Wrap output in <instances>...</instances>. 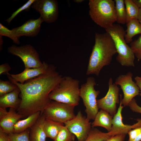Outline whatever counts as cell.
<instances>
[{"label": "cell", "instance_id": "603a6c76", "mask_svg": "<svg viewBox=\"0 0 141 141\" xmlns=\"http://www.w3.org/2000/svg\"><path fill=\"white\" fill-rule=\"evenodd\" d=\"M116 22L119 24H126V16L124 0H115Z\"/></svg>", "mask_w": 141, "mask_h": 141}, {"label": "cell", "instance_id": "83f0119b", "mask_svg": "<svg viewBox=\"0 0 141 141\" xmlns=\"http://www.w3.org/2000/svg\"><path fill=\"white\" fill-rule=\"evenodd\" d=\"M30 128L19 133H13L8 134L10 141H30Z\"/></svg>", "mask_w": 141, "mask_h": 141}, {"label": "cell", "instance_id": "7402d4cb", "mask_svg": "<svg viewBox=\"0 0 141 141\" xmlns=\"http://www.w3.org/2000/svg\"><path fill=\"white\" fill-rule=\"evenodd\" d=\"M127 29L125 35V39L127 43H130L132 38L135 35L141 34V24L137 19L131 20L126 24Z\"/></svg>", "mask_w": 141, "mask_h": 141}, {"label": "cell", "instance_id": "d4e9b609", "mask_svg": "<svg viewBox=\"0 0 141 141\" xmlns=\"http://www.w3.org/2000/svg\"><path fill=\"white\" fill-rule=\"evenodd\" d=\"M111 137L108 133L103 132L97 128L92 127L85 141H102Z\"/></svg>", "mask_w": 141, "mask_h": 141}, {"label": "cell", "instance_id": "5b68a950", "mask_svg": "<svg viewBox=\"0 0 141 141\" xmlns=\"http://www.w3.org/2000/svg\"><path fill=\"white\" fill-rule=\"evenodd\" d=\"M105 30L110 34L114 43L118 54L117 61L123 66L134 67L135 56L126 42V32L124 28L119 24H114Z\"/></svg>", "mask_w": 141, "mask_h": 141}, {"label": "cell", "instance_id": "9c48e42d", "mask_svg": "<svg viewBox=\"0 0 141 141\" xmlns=\"http://www.w3.org/2000/svg\"><path fill=\"white\" fill-rule=\"evenodd\" d=\"M64 124L69 131L76 137L78 141H85L92 128L90 120L83 116L81 111L78 112L74 118Z\"/></svg>", "mask_w": 141, "mask_h": 141}, {"label": "cell", "instance_id": "8d00e7d4", "mask_svg": "<svg viewBox=\"0 0 141 141\" xmlns=\"http://www.w3.org/2000/svg\"><path fill=\"white\" fill-rule=\"evenodd\" d=\"M136 83L140 90V95L141 97V77L137 76L134 78Z\"/></svg>", "mask_w": 141, "mask_h": 141}, {"label": "cell", "instance_id": "cb8c5ba5", "mask_svg": "<svg viewBox=\"0 0 141 141\" xmlns=\"http://www.w3.org/2000/svg\"><path fill=\"white\" fill-rule=\"evenodd\" d=\"M125 7L126 24L132 19H137L139 8L133 0H124Z\"/></svg>", "mask_w": 141, "mask_h": 141}, {"label": "cell", "instance_id": "74e56055", "mask_svg": "<svg viewBox=\"0 0 141 141\" xmlns=\"http://www.w3.org/2000/svg\"><path fill=\"white\" fill-rule=\"evenodd\" d=\"M6 108L0 107V119L2 118L8 113V112L6 110Z\"/></svg>", "mask_w": 141, "mask_h": 141}, {"label": "cell", "instance_id": "ffe728a7", "mask_svg": "<svg viewBox=\"0 0 141 141\" xmlns=\"http://www.w3.org/2000/svg\"><path fill=\"white\" fill-rule=\"evenodd\" d=\"M41 114L40 111L37 112L25 119L19 120L14 126L13 133H20L30 128L37 121Z\"/></svg>", "mask_w": 141, "mask_h": 141}, {"label": "cell", "instance_id": "3957f363", "mask_svg": "<svg viewBox=\"0 0 141 141\" xmlns=\"http://www.w3.org/2000/svg\"><path fill=\"white\" fill-rule=\"evenodd\" d=\"M80 81L69 76L63 77L59 83L50 93L51 100L75 106L80 100Z\"/></svg>", "mask_w": 141, "mask_h": 141}, {"label": "cell", "instance_id": "f546056e", "mask_svg": "<svg viewBox=\"0 0 141 141\" xmlns=\"http://www.w3.org/2000/svg\"><path fill=\"white\" fill-rule=\"evenodd\" d=\"M0 35L5 36L11 39L14 43L17 44L20 43L19 39L13 33L11 30H9L1 23H0Z\"/></svg>", "mask_w": 141, "mask_h": 141}, {"label": "cell", "instance_id": "30bf717a", "mask_svg": "<svg viewBox=\"0 0 141 141\" xmlns=\"http://www.w3.org/2000/svg\"><path fill=\"white\" fill-rule=\"evenodd\" d=\"M132 76V73L129 71L126 74L119 75L115 81V83L119 85L122 91L124 97L121 101L124 107L128 106L132 99L139 94V89L133 81Z\"/></svg>", "mask_w": 141, "mask_h": 141}, {"label": "cell", "instance_id": "484cf974", "mask_svg": "<svg viewBox=\"0 0 141 141\" xmlns=\"http://www.w3.org/2000/svg\"><path fill=\"white\" fill-rule=\"evenodd\" d=\"M75 136L64 126L54 141H74Z\"/></svg>", "mask_w": 141, "mask_h": 141}, {"label": "cell", "instance_id": "d6a6232c", "mask_svg": "<svg viewBox=\"0 0 141 141\" xmlns=\"http://www.w3.org/2000/svg\"><path fill=\"white\" fill-rule=\"evenodd\" d=\"M128 106L133 111L141 114V107L138 104L136 100L134 98L131 101Z\"/></svg>", "mask_w": 141, "mask_h": 141}, {"label": "cell", "instance_id": "ba28073f", "mask_svg": "<svg viewBox=\"0 0 141 141\" xmlns=\"http://www.w3.org/2000/svg\"><path fill=\"white\" fill-rule=\"evenodd\" d=\"M7 51L19 57L24 62L25 68H38L43 65L38 53L31 45L20 46L13 45L8 48Z\"/></svg>", "mask_w": 141, "mask_h": 141}, {"label": "cell", "instance_id": "8fae6325", "mask_svg": "<svg viewBox=\"0 0 141 141\" xmlns=\"http://www.w3.org/2000/svg\"><path fill=\"white\" fill-rule=\"evenodd\" d=\"M108 84L109 89L106 95L104 97L97 99V104L99 109L106 111L113 117L117 111L116 104L120 102V89L118 85L113 83L111 78L109 79Z\"/></svg>", "mask_w": 141, "mask_h": 141}, {"label": "cell", "instance_id": "4dcf8cb0", "mask_svg": "<svg viewBox=\"0 0 141 141\" xmlns=\"http://www.w3.org/2000/svg\"><path fill=\"white\" fill-rule=\"evenodd\" d=\"M35 0H29L22 6L17 9L16 11L14 12L10 17L5 21H6L8 24H9L12 20L21 11L25 10L28 11L30 7L34 2Z\"/></svg>", "mask_w": 141, "mask_h": 141}, {"label": "cell", "instance_id": "6da1fadb", "mask_svg": "<svg viewBox=\"0 0 141 141\" xmlns=\"http://www.w3.org/2000/svg\"><path fill=\"white\" fill-rule=\"evenodd\" d=\"M6 74L9 80L16 85L20 90L21 102L17 110L23 118L38 111L43 113L51 101L49 97L50 93L63 77L52 64L45 73L23 84L14 81L9 73Z\"/></svg>", "mask_w": 141, "mask_h": 141}, {"label": "cell", "instance_id": "52a82bcc", "mask_svg": "<svg viewBox=\"0 0 141 141\" xmlns=\"http://www.w3.org/2000/svg\"><path fill=\"white\" fill-rule=\"evenodd\" d=\"M75 106L55 101H51L43 113L45 118L65 124L75 116Z\"/></svg>", "mask_w": 141, "mask_h": 141}, {"label": "cell", "instance_id": "7bdbcfd3", "mask_svg": "<svg viewBox=\"0 0 141 141\" xmlns=\"http://www.w3.org/2000/svg\"><path fill=\"white\" fill-rule=\"evenodd\" d=\"M74 1L76 3H81L84 0H74Z\"/></svg>", "mask_w": 141, "mask_h": 141}, {"label": "cell", "instance_id": "d6986e66", "mask_svg": "<svg viewBox=\"0 0 141 141\" xmlns=\"http://www.w3.org/2000/svg\"><path fill=\"white\" fill-rule=\"evenodd\" d=\"M113 117L106 111L102 110L98 111L91 123L92 127L100 126L105 128L108 132L111 130Z\"/></svg>", "mask_w": 141, "mask_h": 141}, {"label": "cell", "instance_id": "ab89813d", "mask_svg": "<svg viewBox=\"0 0 141 141\" xmlns=\"http://www.w3.org/2000/svg\"><path fill=\"white\" fill-rule=\"evenodd\" d=\"M137 19L141 24V8H139Z\"/></svg>", "mask_w": 141, "mask_h": 141}, {"label": "cell", "instance_id": "8992f818", "mask_svg": "<svg viewBox=\"0 0 141 141\" xmlns=\"http://www.w3.org/2000/svg\"><path fill=\"white\" fill-rule=\"evenodd\" d=\"M96 85L95 78L90 77L87 79L86 82L81 85L80 88V97L86 108V117L90 120H94L98 112L97 98L100 91L95 89L94 87Z\"/></svg>", "mask_w": 141, "mask_h": 141}, {"label": "cell", "instance_id": "d590c367", "mask_svg": "<svg viewBox=\"0 0 141 141\" xmlns=\"http://www.w3.org/2000/svg\"><path fill=\"white\" fill-rule=\"evenodd\" d=\"M0 141H10L9 135L0 128Z\"/></svg>", "mask_w": 141, "mask_h": 141}, {"label": "cell", "instance_id": "ac0fdd59", "mask_svg": "<svg viewBox=\"0 0 141 141\" xmlns=\"http://www.w3.org/2000/svg\"><path fill=\"white\" fill-rule=\"evenodd\" d=\"M20 93L18 87L13 91L0 96V107L7 108L9 107L17 110L21 102L19 98Z\"/></svg>", "mask_w": 141, "mask_h": 141}, {"label": "cell", "instance_id": "4fadbf2b", "mask_svg": "<svg viewBox=\"0 0 141 141\" xmlns=\"http://www.w3.org/2000/svg\"><path fill=\"white\" fill-rule=\"evenodd\" d=\"M120 101L119 107L116 113L113 118L111 130L107 132L111 136L121 134H126L131 130L141 126V119H137V122L132 125H126L122 122V109L124 107L122 105L121 94H120Z\"/></svg>", "mask_w": 141, "mask_h": 141}, {"label": "cell", "instance_id": "44dd1931", "mask_svg": "<svg viewBox=\"0 0 141 141\" xmlns=\"http://www.w3.org/2000/svg\"><path fill=\"white\" fill-rule=\"evenodd\" d=\"M64 126L63 123L46 119L44 127L47 137L54 140Z\"/></svg>", "mask_w": 141, "mask_h": 141}, {"label": "cell", "instance_id": "2e32d148", "mask_svg": "<svg viewBox=\"0 0 141 141\" xmlns=\"http://www.w3.org/2000/svg\"><path fill=\"white\" fill-rule=\"evenodd\" d=\"M23 118L15 109L10 108L8 113L0 119V128L8 134L13 133L14 127L20 119Z\"/></svg>", "mask_w": 141, "mask_h": 141}, {"label": "cell", "instance_id": "e575fe53", "mask_svg": "<svg viewBox=\"0 0 141 141\" xmlns=\"http://www.w3.org/2000/svg\"><path fill=\"white\" fill-rule=\"evenodd\" d=\"M11 69V68L8 63H5L0 65V75L4 73L7 74Z\"/></svg>", "mask_w": 141, "mask_h": 141}, {"label": "cell", "instance_id": "277c9868", "mask_svg": "<svg viewBox=\"0 0 141 141\" xmlns=\"http://www.w3.org/2000/svg\"><path fill=\"white\" fill-rule=\"evenodd\" d=\"M89 14L92 20L105 30L116 22L115 3L113 0H90Z\"/></svg>", "mask_w": 141, "mask_h": 141}, {"label": "cell", "instance_id": "7c38bea8", "mask_svg": "<svg viewBox=\"0 0 141 141\" xmlns=\"http://www.w3.org/2000/svg\"><path fill=\"white\" fill-rule=\"evenodd\" d=\"M58 3L55 0H35L31 7L38 12L44 21L51 23L57 19Z\"/></svg>", "mask_w": 141, "mask_h": 141}, {"label": "cell", "instance_id": "f35d334b", "mask_svg": "<svg viewBox=\"0 0 141 141\" xmlns=\"http://www.w3.org/2000/svg\"><path fill=\"white\" fill-rule=\"evenodd\" d=\"M139 8H141V0H133Z\"/></svg>", "mask_w": 141, "mask_h": 141}, {"label": "cell", "instance_id": "e0dca14e", "mask_svg": "<svg viewBox=\"0 0 141 141\" xmlns=\"http://www.w3.org/2000/svg\"><path fill=\"white\" fill-rule=\"evenodd\" d=\"M46 118L41 113L39 118L31 127L30 133V141H46L47 137L44 129V124Z\"/></svg>", "mask_w": 141, "mask_h": 141}, {"label": "cell", "instance_id": "4316f807", "mask_svg": "<svg viewBox=\"0 0 141 141\" xmlns=\"http://www.w3.org/2000/svg\"><path fill=\"white\" fill-rule=\"evenodd\" d=\"M18 87L11 81L0 80V96L10 92Z\"/></svg>", "mask_w": 141, "mask_h": 141}, {"label": "cell", "instance_id": "60d3db41", "mask_svg": "<svg viewBox=\"0 0 141 141\" xmlns=\"http://www.w3.org/2000/svg\"><path fill=\"white\" fill-rule=\"evenodd\" d=\"M141 140V133L136 138L134 141H140Z\"/></svg>", "mask_w": 141, "mask_h": 141}, {"label": "cell", "instance_id": "836d02e7", "mask_svg": "<svg viewBox=\"0 0 141 141\" xmlns=\"http://www.w3.org/2000/svg\"><path fill=\"white\" fill-rule=\"evenodd\" d=\"M125 134H121L111 136L102 141H124L126 136Z\"/></svg>", "mask_w": 141, "mask_h": 141}, {"label": "cell", "instance_id": "9a60e30c", "mask_svg": "<svg viewBox=\"0 0 141 141\" xmlns=\"http://www.w3.org/2000/svg\"><path fill=\"white\" fill-rule=\"evenodd\" d=\"M43 63V65L39 67L25 68L23 72L17 74H11L9 73V74L15 81L23 84L28 80L45 73L48 70L50 64L45 62Z\"/></svg>", "mask_w": 141, "mask_h": 141}, {"label": "cell", "instance_id": "7a4b0ae2", "mask_svg": "<svg viewBox=\"0 0 141 141\" xmlns=\"http://www.w3.org/2000/svg\"><path fill=\"white\" fill-rule=\"evenodd\" d=\"M116 53L114 42L108 33H96L95 44L89 60L86 75L98 76L103 68L110 64Z\"/></svg>", "mask_w": 141, "mask_h": 141}, {"label": "cell", "instance_id": "5bb4252c", "mask_svg": "<svg viewBox=\"0 0 141 141\" xmlns=\"http://www.w3.org/2000/svg\"><path fill=\"white\" fill-rule=\"evenodd\" d=\"M43 22L40 16L37 19H30L21 26L13 28L11 30L19 39L23 36L35 37L39 33L41 24Z\"/></svg>", "mask_w": 141, "mask_h": 141}, {"label": "cell", "instance_id": "b9f144b4", "mask_svg": "<svg viewBox=\"0 0 141 141\" xmlns=\"http://www.w3.org/2000/svg\"><path fill=\"white\" fill-rule=\"evenodd\" d=\"M3 43L2 36H0V49H2V44Z\"/></svg>", "mask_w": 141, "mask_h": 141}, {"label": "cell", "instance_id": "1f68e13d", "mask_svg": "<svg viewBox=\"0 0 141 141\" xmlns=\"http://www.w3.org/2000/svg\"><path fill=\"white\" fill-rule=\"evenodd\" d=\"M141 133V126L131 130L128 133L129 136L128 141H134Z\"/></svg>", "mask_w": 141, "mask_h": 141}, {"label": "cell", "instance_id": "f1b7e54d", "mask_svg": "<svg viewBox=\"0 0 141 141\" xmlns=\"http://www.w3.org/2000/svg\"><path fill=\"white\" fill-rule=\"evenodd\" d=\"M130 47L138 61H141V34L130 43Z\"/></svg>", "mask_w": 141, "mask_h": 141}]
</instances>
